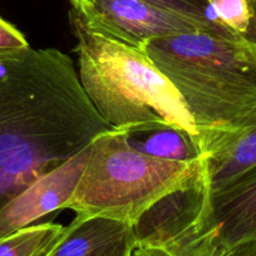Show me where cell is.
<instances>
[{
    "mask_svg": "<svg viewBox=\"0 0 256 256\" xmlns=\"http://www.w3.org/2000/svg\"><path fill=\"white\" fill-rule=\"evenodd\" d=\"M110 128L67 54L0 53V210Z\"/></svg>",
    "mask_w": 256,
    "mask_h": 256,
    "instance_id": "obj_1",
    "label": "cell"
},
{
    "mask_svg": "<svg viewBox=\"0 0 256 256\" xmlns=\"http://www.w3.org/2000/svg\"><path fill=\"white\" fill-rule=\"evenodd\" d=\"M171 80L200 134L208 156L256 114V44L236 34L191 32L142 46Z\"/></svg>",
    "mask_w": 256,
    "mask_h": 256,
    "instance_id": "obj_2",
    "label": "cell"
},
{
    "mask_svg": "<svg viewBox=\"0 0 256 256\" xmlns=\"http://www.w3.org/2000/svg\"><path fill=\"white\" fill-rule=\"evenodd\" d=\"M70 20L80 84L100 117L120 131L171 126L188 134L200 151V134L186 103L154 62L134 46L88 28L73 9Z\"/></svg>",
    "mask_w": 256,
    "mask_h": 256,
    "instance_id": "obj_3",
    "label": "cell"
},
{
    "mask_svg": "<svg viewBox=\"0 0 256 256\" xmlns=\"http://www.w3.org/2000/svg\"><path fill=\"white\" fill-rule=\"evenodd\" d=\"M202 167L204 157L170 161L142 154L110 128L90 144L84 171L63 210L134 226L162 198L190 186Z\"/></svg>",
    "mask_w": 256,
    "mask_h": 256,
    "instance_id": "obj_4",
    "label": "cell"
},
{
    "mask_svg": "<svg viewBox=\"0 0 256 256\" xmlns=\"http://www.w3.org/2000/svg\"><path fill=\"white\" fill-rule=\"evenodd\" d=\"M86 26L97 33L117 39L141 50L151 39L191 32L235 34L228 29L211 28L198 20L166 10L142 0H70Z\"/></svg>",
    "mask_w": 256,
    "mask_h": 256,
    "instance_id": "obj_5",
    "label": "cell"
},
{
    "mask_svg": "<svg viewBox=\"0 0 256 256\" xmlns=\"http://www.w3.org/2000/svg\"><path fill=\"white\" fill-rule=\"evenodd\" d=\"M90 146L42 176L0 210V238L36 225L72 198L84 171Z\"/></svg>",
    "mask_w": 256,
    "mask_h": 256,
    "instance_id": "obj_6",
    "label": "cell"
},
{
    "mask_svg": "<svg viewBox=\"0 0 256 256\" xmlns=\"http://www.w3.org/2000/svg\"><path fill=\"white\" fill-rule=\"evenodd\" d=\"M204 228L228 251L256 240V166L208 192Z\"/></svg>",
    "mask_w": 256,
    "mask_h": 256,
    "instance_id": "obj_7",
    "label": "cell"
},
{
    "mask_svg": "<svg viewBox=\"0 0 256 256\" xmlns=\"http://www.w3.org/2000/svg\"><path fill=\"white\" fill-rule=\"evenodd\" d=\"M134 226L102 216L76 215L48 256H131Z\"/></svg>",
    "mask_w": 256,
    "mask_h": 256,
    "instance_id": "obj_8",
    "label": "cell"
},
{
    "mask_svg": "<svg viewBox=\"0 0 256 256\" xmlns=\"http://www.w3.org/2000/svg\"><path fill=\"white\" fill-rule=\"evenodd\" d=\"M256 166V114L222 146L204 157L210 192L221 188Z\"/></svg>",
    "mask_w": 256,
    "mask_h": 256,
    "instance_id": "obj_9",
    "label": "cell"
},
{
    "mask_svg": "<svg viewBox=\"0 0 256 256\" xmlns=\"http://www.w3.org/2000/svg\"><path fill=\"white\" fill-rule=\"evenodd\" d=\"M122 132L134 148L156 158L192 161L202 157L191 137L171 126H144Z\"/></svg>",
    "mask_w": 256,
    "mask_h": 256,
    "instance_id": "obj_10",
    "label": "cell"
},
{
    "mask_svg": "<svg viewBox=\"0 0 256 256\" xmlns=\"http://www.w3.org/2000/svg\"><path fill=\"white\" fill-rule=\"evenodd\" d=\"M66 231V226L42 222L0 238V256H48Z\"/></svg>",
    "mask_w": 256,
    "mask_h": 256,
    "instance_id": "obj_11",
    "label": "cell"
},
{
    "mask_svg": "<svg viewBox=\"0 0 256 256\" xmlns=\"http://www.w3.org/2000/svg\"><path fill=\"white\" fill-rule=\"evenodd\" d=\"M225 250L214 238L211 231L198 226L182 238L164 245L134 246L131 256H226Z\"/></svg>",
    "mask_w": 256,
    "mask_h": 256,
    "instance_id": "obj_12",
    "label": "cell"
},
{
    "mask_svg": "<svg viewBox=\"0 0 256 256\" xmlns=\"http://www.w3.org/2000/svg\"><path fill=\"white\" fill-rule=\"evenodd\" d=\"M216 23L246 39L254 20L252 0H206Z\"/></svg>",
    "mask_w": 256,
    "mask_h": 256,
    "instance_id": "obj_13",
    "label": "cell"
},
{
    "mask_svg": "<svg viewBox=\"0 0 256 256\" xmlns=\"http://www.w3.org/2000/svg\"><path fill=\"white\" fill-rule=\"evenodd\" d=\"M142 2L181 14L211 28H224L222 26L215 22L206 0H142Z\"/></svg>",
    "mask_w": 256,
    "mask_h": 256,
    "instance_id": "obj_14",
    "label": "cell"
},
{
    "mask_svg": "<svg viewBox=\"0 0 256 256\" xmlns=\"http://www.w3.org/2000/svg\"><path fill=\"white\" fill-rule=\"evenodd\" d=\"M26 36L14 26L0 16V53L18 52L29 48Z\"/></svg>",
    "mask_w": 256,
    "mask_h": 256,
    "instance_id": "obj_15",
    "label": "cell"
},
{
    "mask_svg": "<svg viewBox=\"0 0 256 256\" xmlns=\"http://www.w3.org/2000/svg\"><path fill=\"white\" fill-rule=\"evenodd\" d=\"M226 256H256V240L241 244L231 248Z\"/></svg>",
    "mask_w": 256,
    "mask_h": 256,
    "instance_id": "obj_16",
    "label": "cell"
},
{
    "mask_svg": "<svg viewBox=\"0 0 256 256\" xmlns=\"http://www.w3.org/2000/svg\"><path fill=\"white\" fill-rule=\"evenodd\" d=\"M252 6H254V20H252V24H251L250 32H248L246 39H248V42H251V43L256 44V0H252Z\"/></svg>",
    "mask_w": 256,
    "mask_h": 256,
    "instance_id": "obj_17",
    "label": "cell"
}]
</instances>
